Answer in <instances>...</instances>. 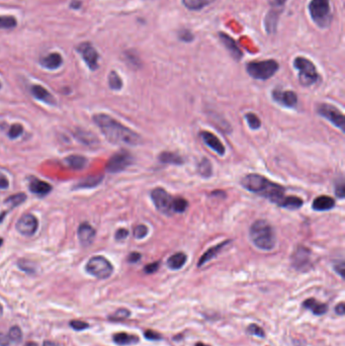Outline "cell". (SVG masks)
I'll use <instances>...</instances> for the list:
<instances>
[{"label": "cell", "instance_id": "obj_1", "mask_svg": "<svg viewBox=\"0 0 345 346\" xmlns=\"http://www.w3.org/2000/svg\"><path fill=\"white\" fill-rule=\"evenodd\" d=\"M94 122L100 129L106 139L116 145L137 146L142 143V138L133 130L126 128L117 120L106 113L94 115Z\"/></svg>", "mask_w": 345, "mask_h": 346}, {"label": "cell", "instance_id": "obj_2", "mask_svg": "<svg viewBox=\"0 0 345 346\" xmlns=\"http://www.w3.org/2000/svg\"><path fill=\"white\" fill-rule=\"evenodd\" d=\"M241 183L247 190L266 198L277 204H279L284 197L285 190L282 186L259 174H248L243 177Z\"/></svg>", "mask_w": 345, "mask_h": 346}, {"label": "cell", "instance_id": "obj_3", "mask_svg": "<svg viewBox=\"0 0 345 346\" xmlns=\"http://www.w3.org/2000/svg\"><path fill=\"white\" fill-rule=\"evenodd\" d=\"M249 237L255 247L264 251H270L277 244V235L272 226L264 220H258L252 224Z\"/></svg>", "mask_w": 345, "mask_h": 346}, {"label": "cell", "instance_id": "obj_4", "mask_svg": "<svg viewBox=\"0 0 345 346\" xmlns=\"http://www.w3.org/2000/svg\"><path fill=\"white\" fill-rule=\"evenodd\" d=\"M308 8L310 16L317 27L320 29L329 28L333 17L330 0H311Z\"/></svg>", "mask_w": 345, "mask_h": 346}, {"label": "cell", "instance_id": "obj_5", "mask_svg": "<svg viewBox=\"0 0 345 346\" xmlns=\"http://www.w3.org/2000/svg\"><path fill=\"white\" fill-rule=\"evenodd\" d=\"M294 67L298 71V81L303 86H312L320 79L319 73L313 62L304 57H297L294 60Z\"/></svg>", "mask_w": 345, "mask_h": 346}, {"label": "cell", "instance_id": "obj_6", "mask_svg": "<svg viewBox=\"0 0 345 346\" xmlns=\"http://www.w3.org/2000/svg\"><path fill=\"white\" fill-rule=\"evenodd\" d=\"M280 65L275 60L253 61L246 65L247 73L256 80H267L279 71Z\"/></svg>", "mask_w": 345, "mask_h": 346}, {"label": "cell", "instance_id": "obj_7", "mask_svg": "<svg viewBox=\"0 0 345 346\" xmlns=\"http://www.w3.org/2000/svg\"><path fill=\"white\" fill-rule=\"evenodd\" d=\"M86 271L99 280L109 279L113 272L111 263L103 256L91 257L85 265Z\"/></svg>", "mask_w": 345, "mask_h": 346}, {"label": "cell", "instance_id": "obj_8", "mask_svg": "<svg viewBox=\"0 0 345 346\" xmlns=\"http://www.w3.org/2000/svg\"><path fill=\"white\" fill-rule=\"evenodd\" d=\"M151 199L156 206L157 211L161 214L170 216L174 214L173 211V204H174V198L162 188H156L151 191Z\"/></svg>", "mask_w": 345, "mask_h": 346}, {"label": "cell", "instance_id": "obj_9", "mask_svg": "<svg viewBox=\"0 0 345 346\" xmlns=\"http://www.w3.org/2000/svg\"><path fill=\"white\" fill-rule=\"evenodd\" d=\"M133 156L125 150H121L112 155L107 164V170L110 173H119L128 168L133 163Z\"/></svg>", "mask_w": 345, "mask_h": 346}, {"label": "cell", "instance_id": "obj_10", "mask_svg": "<svg viewBox=\"0 0 345 346\" xmlns=\"http://www.w3.org/2000/svg\"><path fill=\"white\" fill-rule=\"evenodd\" d=\"M318 113L321 115V117H323L329 122H331L342 132L344 131V126H345L344 114L338 109L331 105H328V103H322V105L318 107Z\"/></svg>", "mask_w": 345, "mask_h": 346}, {"label": "cell", "instance_id": "obj_11", "mask_svg": "<svg viewBox=\"0 0 345 346\" xmlns=\"http://www.w3.org/2000/svg\"><path fill=\"white\" fill-rule=\"evenodd\" d=\"M293 267L300 271H306L311 267V251L307 247L298 246L292 256Z\"/></svg>", "mask_w": 345, "mask_h": 346}, {"label": "cell", "instance_id": "obj_12", "mask_svg": "<svg viewBox=\"0 0 345 346\" xmlns=\"http://www.w3.org/2000/svg\"><path fill=\"white\" fill-rule=\"evenodd\" d=\"M39 228L38 219L31 214H26L19 218L16 223V230L22 236L31 237L36 234Z\"/></svg>", "mask_w": 345, "mask_h": 346}, {"label": "cell", "instance_id": "obj_13", "mask_svg": "<svg viewBox=\"0 0 345 346\" xmlns=\"http://www.w3.org/2000/svg\"><path fill=\"white\" fill-rule=\"evenodd\" d=\"M77 51L82 56L83 60L90 70H96L98 68V53L90 43H82L78 46Z\"/></svg>", "mask_w": 345, "mask_h": 346}, {"label": "cell", "instance_id": "obj_14", "mask_svg": "<svg viewBox=\"0 0 345 346\" xmlns=\"http://www.w3.org/2000/svg\"><path fill=\"white\" fill-rule=\"evenodd\" d=\"M272 98L284 108L294 109L298 103V96L292 90L275 89L272 91Z\"/></svg>", "mask_w": 345, "mask_h": 346}, {"label": "cell", "instance_id": "obj_15", "mask_svg": "<svg viewBox=\"0 0 345 346\" xmlns=\"http://www.w3.org/2000/svg\"><path fill=\"white\" fill-rule=\"evenodd\" d=\"M201 138L202 140L204 141V143L208 146L209 148H211L214 152H216L218 155L220 156H224L226 153V150L224 145L222 144V142L220 141V139L218 137H216L213 133L211 132H206L204 131L201 133Z\"/></svg>", "mask_w": 345, "mask_h": 346}, {"label": "cell", "instance_id": "obj_16", "mask_svg": "<svg viewBox=\"0 0 345 346\" xmlns=\"http://www.w3.org/2000/svg\"><path fill=\"white\" fill-rule=\"evenodd\" d=\"M78 239L80 241V243L83 246H89L94 241L95 238V230L93 226H90L88 223H82L80 224L78 228Z\"/></svg>", "mask_w": 345, "mask_h": 346}, {"label": "cell", "instance_id": "obj_17", "mask_svg": "<svg viewBox=\"0 0 345 346\" xmlns=\"http://www.w3.org/2000/svg\"><path fill=\"white\" fill-rule=\"evenodd\" d=\"M219 38L221 43L225 46L226 49L229 51L230 55H231L236 61H240L242 59V52L239 49L237 43L235 42V40L233 38H231L229 36V34L225 33V32H219Z\"/></svg>", "mask_w": 345, "mask_h": 346}, {"label": "cell", "instance_id": "obj_18", "mask_svg": "<svg viewBox=\"0 0 345 346\" xmlns=\"http://www.w3.org/2000/svg\"><path fill=\"white\" fill-rule=\"evenodd\" d=\"M29 189L31 192L39 195V197H45L51 192L52 187L48 182L41 180L37 177H31L29 180Z\"/></svg>", "mask_w": 345, "mask_h": 346}, {"label": "cell", "instance_id": "obj_19", "mask_svg": "<svg viewBox=\"0 0 345 346\" xmlns=\"http://www.w3.org/2000/svg\"><path fill=\"white\" fill-rule=\"evenodd\" d=\"M31 92L32 96L40 100L43 101L45 103H47V105L50 106H55L56 105V99L55 97L50 94V92L46 89L45 87L41 86V85H33L31 88Z\"/></svg>", "mask_w": 345, "mask_h": 346}, {"label": "cell", "instance_id": "obj_20", "mask_svg": "<svg viewBox=\"0 0 345 346\" xmlns=\"http://www.w3.org/2000/svg\"><path fill=\"white\" fill-rule=\"evenodd\" d=\"M280 15H281V10L279 9L271 8V10H269L267 13L266 19H264V28H266L268 34L275 33V31H277Z\"/></svg>", "mask_w": 345, "mask_h": 346}, {"label": "cell", "instance_id": "obj_21", "mask_svg": "<svg viewBox=\"0 0 345 346\" xmlns=\"http://www.w3.org/2000/svg\"><path fill=\"white\" fill-rule=\"evenodd\" d=\"M334 206H335V200L328 197V195H320V197H317L312 204L313 210L317 212L329 211L332 210Z\"/></svg>", "mask_w": 345, "mask_h": 346}, {"label": "cell", "instance_id": "obj_22", "mask_svg": "<svg viewBox=\"0 0 345 346\" xmlns=\"http://www.w3.org/2000/svg\"><path fill=\"white\" fill-rule=\"evenodd\" d=\"M230 240H227L225 242H222L221 244H218L212 248H210L208 251H205L204 253V255L200 258L199 260V263H198V267H202L204 264L205 263H208L210 260H212L213 258H215L219 253L223 250V248H225L229 243H230Z\"/></svg>", "mask_w": 345, "mask_h": 346}, {"label": "cell", "instance_id": "obj_23", "mask_svg": "<svg viewBox=\"0 0 345 346\" xmlns=\"http://www.w3.org/2000/svg\"><path fill=\"white\" fill-rule=\"evenodd\" d=\"M63 63V59L59 53H52L48 56H46L40 60V64L46 68L50 69V70H55L58 69Z\"/></svg>", "mask_w": 345, "mask_h": 346}, {"label": "cell", "instance_id": "obj_24", "mask_svg": "<svg viewBox=\"0 0 345 346\" xmlns=\"http://www.w3.org/2000/svg\"><path fill=\"white\" fill-rule=\"evenodd\" d=\"M303 307L307 310L311 311V312L313 314H315L316 316L324 315L328 310V307L326 304L318 302L317 299L314 298H310V299H306V301L303 303Z\"/></svg>", "mask_w": 345, "mask_h": 346}, {"label": "cell", "instance_id": "obj_25", "mask_svg": "<svg viewBox=\"0 0 345 346\" xmlns=\"http://www.w3.org/2000/svg\"><path fill=\"white\" fill-rule=\"evenodd\" d=\"M74 136L80 143L84 144L87 147L95 148L98 145V140L91 132H87L84 130H78L77 132H75Z\"/></svg>", "mask_w": 345, "mask_h": 346}, {"label": "cell", "instance_id": "obj_26", "mask_svg": "<svg viewBox=\"0 0 345 346\" xmlns=\"http://www.w3.org/2000/svg\"><path fill=\"white\" fill-rule=\"evenodd\" d=\"M187 260H188V256L186 253L177 252L168 258L167 267L172 270H178L183 267V265L187 263Z\"/></svg>", "mask_w": 345, "mask_h": 346}, {"label": "cell", "instance_id": "obj_27", "mask_svg": "<svg viewBox=\"0 0 345 346\" xmlns=\"http://www.w3.org/2000/svg\"><path fill=\"white\" fill-rule=\"evenodd\" d=\"M303 204H304V201L302 199L295 197V195H290V197H285L284 195L283 199L279 204V206L294 211V210L301 209Z\"/></svg>", "mask_w": 345, "mask_h": 346}, {"label": "cell", "instance_id": "obj_28", "mask_svg": "<svg viewBox=\"0 0 345 346\" xmlns=\"http://www.w3.org/2000/svg\"><path fill=\"white\" fill-rule=\"evenodd\" d=\"M161 163L165 164H173V165H181L185 162V160L181 156L173 152H163L161 153L158 157Z\"/></svg>", "mask_w": 345, "mask_h": 346}, {"label": "cell", "instance_id": "obj_29", "mask_svg": "<svg viewBox=\"0 0 345 346\" xmlns=\"http://www.w3.org/2000/svg\"><path fill=\"white\" fill-rule=\"evenodd\" d=\"M65 162L70 168L75 170H80V169H83L86 166L87 159L81 155H70L65 159Z\"/></svg>", "mask_w": 345, "mask_h": 346}, {"label": "cell", "instance_id": "obj_30", "mask_svg": "<svg viewBox=\"0 0 345 346\" xmlns=\"http://www.w3.org/2000/svg\"><path fill=\"white\" fill-rule=\"evenodd\" d=\"M181 1L182 4L185 5V7L188 8V10L198 11V10H202L205 6L212 4L213 2L216 1V0H181Z\"/></svg>", "mask_w": 345, "mask_h": 346}, {"label": "cell", "instance_id": "obj_31", "mask_svg": "<svg viewBox=\"0 0 345 346\" xmlns=\"http://www.w3.org/2000/svg\"><path fill=\"white\" fill-rule=\"evenodd\" d=\"M113 342H116L119 345H130L139 342V337L132 334H128L125 332L117 333L113 335Z\"/></svg>", "mask_w": 345, "mask_h": 346}, {"label": "cell", "instance_id": "obj_32", "mask_svg": "<svg viewBox=\"0 0 345 346\" xmlns=\"http://www.w3.org/2000/svg\"><path fill=\"white\" fill-rule=\"evenodd\" d=\"M102 178H103L102 175L89 176L87 178L80 180L75 186V189H91V188H95L96 186H98V184L101 182Z\"/></svg>", "mask_w": 345, "mask_h": 346}, {"label": "cell", "instance_id": "obj_33", "mask_svg": "<svg viewBox=\"0 0 345 346\" xmlns=\"http://www.w3.org/2000/svg\"><path fill=\"white\" fill-rule=\"evenodd\" d=\"M198 170L200 175L204 177V178H209L213 175V166L211 161L206 158H203L201 162L199 163L198 166Z\"/></svg>", "mask_w": 345, "mask_h": 346}, {"label": "cell", "instance_id": "obj_34", "mask_svg": "<svg viewBox=\"0 0 345 346\" xmlns=\"http://www.w3.org/2000/svg\"><path fill=\"white\" fill-rule=\"evenodd\" d=\"M26 201H27V194L24 192H18L14 195H10V197H8L4 201V203L6 204H8L11 209H13V207L20 205L22 203H25Z\"/></svg>", "mask_w": 345, "mask_h": 346}, {"label": "cell", "instance_id": "obj_35", "mask_svg": "<svg viewBox=\"0 0 345 346\" xmlns=\"http://www.w3.org/2000/svg\"><path fill=\"white\" fill-rule=\"evenodd\" d=\"M109 85L112 90H121L123 87V80L116 71H111L109 75Z\"/></svg>", "mask_w": 345, "mask_h": 346}, {"label": "cell", "instance_id": "obj_36", "mask_svg": "<svg viewBox=\"0 0 345 346\" xmlns=\"http://www.w3.org/2000/svg\"><path fill=\"white\" fill-rule=\"evenodd\" d=\"M17 26V21L14 16H0V29H15Z\"/></svg>", "mask_w": 345, "mask_h": 346}, {"label": "cell", "instance_id": "obj_37", "mask_svg": "<svg viewBox=\"0 0 345 346\" xmlns=\"http://www.w3.org/2000/svg\"><path fill=\"white\" fill-rule=\"evenodd\" d=\"M245 119H246L249 128L251 130H258L261 126V121L259 120V118L257 117L255 113L248 112L245 115Z\"/></svg>", "mask_w": 345, "mask_h": 346}, {"label": "cell", "instance_id": "obj_38", "mask_svg": "<svg viewBox=\"0 0 345 346\" xmlns=\"http://www.w3.org/2000/svg\"><path fill=\"white\" fill-rule=\"evenodd\" d=\"M130 315H131V312L129 310H126L125 308H121V309L117 310L112 315H110L109 317V319L111 321L118 322V321H123V320L128 319L130 317Z\"/></svg>", "mask_w": 345, "mask_h": 346}, {"label": "cell", "instance_id": "obj_39", "mask_svg": "<svg viewBox=\"0 0 345 346\" xmlns=\"http://www.w3.org/2000/svg\"><path fill=\"white\" fill-rule=\"evenodd\" d=\"M8 337L10 342H15V343H19L22 339V332L21 329L18 326H13L9 329L8 332Z\"/></svg>", "mask_w": 345, "mask_h": 346}, {"label": "cell", "instance_id": "obj_40", "mask_svg": "<svg viewBox=\"0 0 345 346\" xmlns=\"http://www.w3.org/2000/svg\"><path fill=\"white\" fill-rule=\"evenodd\" d=\"M22 133H24V126H22L20 124H14L9 128L7 136L10 138L11 140H15V139H17L18 137H20L22 135Z\"/></svg>", "mask_w": 345, "mask_h": 346}, {"label": "cell", "instance_id": "obj_41", "mask_svg": "<svg viewBox=\"0 0 345 346\" xmlns=\"http://www.w3.org/2000/svg\"><path fill=\"white\" fill-rule=\"evenodd\" d=\"M188 206V203L186 199L183 198H175L174 204H173V211L174 213H183L186 212Z\"/></svg>", "mask_w": 345, "mask_h": 346}, {"label": "cell", "instance_id": "obj_42", "mask_svg": "<svg viewBox=\"0 0 345 346\" xmlns=\"http://www.w3.org/2000/svg\"><path fill=\"white\" fill-rule=\"evenodd\" d=\"M247 333L250 334V335H254L259 338L266 337V333H264V330L256 324H250L247 328Z\"/></svg>", "mask_w": 345, "mask_h": 346}, {"label": "cell", "instance_id": "obj_43", "mask_svg": "<svg viewBox=\"0 0 345 346\" xmlns=\"http://www.w3.org/2000/svg\"><path fill=\"white\" fill-rule=\"evenodd\" d=\"M149 233V229L145 225H138L134 229V236L136 239H143Z\"/></svg>", "mask_w": 345, "mask_h": 346}, {"label": "cell", "instance_id": "obj_44", "mask_svg": "<svg viewBox=\"0 0 345 346\" xmlns=\"http://www.w3.org/2000/svg\"><path fill=\"white\" fill-rule=\"evenodd\" d=\"M70 327L76 331H83L89 327L86 322L84 321H79V320H72L70 321Z\"/></svg>", "mask_w": 345, "mask_h": 346}, {"label": "cell", "instance_id": "obj_45", "mask_svg": "<svg viewBox=\"0 0 345 346\" xmlns=\"http://www.w3.org/2000/svg\"><path fill=\"white\" fill-rule=\"evenodd\" d=\"M178 38L180 41L182 42H187V43H189V42H192L193 39H194V36H193V33L188 31V30H181L179 32H178Z\"/></svg>", "mask_w": 345, "mask_h": 346}, {"label": "cell", "instance_id": "obj_46", "mask_svg": "<svg viewBox=\"0 0 345 346\" xmlns=\"http://www.w3.org/2000/svg\"><path fill=\"white\" fill-rule=\"evenodd\" d=\"M18 267L26 272H30V273L34 272V267H33L32 263L28 260H20L18 262Z\"/></svg>", "mask_w": 345, "mask_h": 346}, {"label": "cell", "instance_id": "obj_47", "mask_svg": "<svg viewBox=\"0 0 345 346\" xmlns=\"http://www.w3.org/2000/svg\"><path fill=\"white\" fill-rule=\"evenodd\" d=\"M335 194L337 195L338 199H343L345 194V187H344V181L343 179L339 180L335 184Z\"/></svg>", "mask_w": 345, "mask_h": 346}, {"label": "cell", "instance_id": "obj_48", "mask_svg": "<svg viewBox=\"0 0 345 346\" xmlns=\"http://www.w3.org/2000/svg\"><path fill=\"white\" fill-rule=\"evenodd\" d=\"M159 265H160V262L159 261H156V262H153V263H150V264H148L144 268V271L148 274H152L154 272H156L159 268Z\"/></svg>", "mask_w": 345, "mask_h": 346}, {"label": "cell", "instance_id": "obj_49", "mask_svg": "<svg viewBox=\"0 0 345 346\" xmlns=\"http://www.w3.org/2000/svg\"><path fill=\"white\" fill-rule=\"evenodd\" d=\"M286 1H287V0H268V4L273 9L281 10V8L282 9L283 8V6H284Z\"/></svg>", "mask_w": 345, "mask_h": 346}, {"label": "cell", "instance_id": "obj_50", "mask_svg": "<svg viewBox=\"0 0 345 346\" xmlns=\"http://www.w3.org/2000/svg\"><path fill=\"white\" fill-rule=\"evenodd\" d=\"M144 335L148 340H160L161 338H162V336H161L159 333H157L153 330H147Z\"/></svg>", "mask_w": 345, "mask_h": 346}, {"label": "cell", "instance_id": "obj_51", "mask_svg": "<svg viewBox=\"0 0 345 346\" xmlns=\"http://www.w3.org/2000/svg\"><path fill=\"white\" fill-rule=\"evenodd\" d=\"M129 236V231L128 230H125V229H119L117 232H116V235H114V237H116V239L118 241H122V240H125L126 237Z\"/></svg>", "mask_w": 345, "mask_h": 346}, {"label": "cell", "instance_id": "obj_52", "mask_svg": "<svg viewBox=\"0 0 345 346\" xmlns=\"http://www.w3.org/2000/svg\"><path fill=\"white\" fill-rule=\"evenodd\" d=\"M9 188V181L7 177L0 172V189H7Z\"/></svg>", "mask_w": 345, "mask_h": 346}, {"label": "cell", "instance_id": "obj_53", "mask_svg": "<svg viewBox=\"0 0 345 346\" xmlns=\"http://www.w3.org/2000/svg\"><path fill=\"white\" fill-rule=\"evenodd\" d=\"M141 257L142 256H141V254L139 252H132L131 254L129 255V257H128V261L131 262V263H136V262H138L141 259Z\"/></svg>", "mask_w": 345, "mask_h": 346}, {"label": "cell", "instance_id": "obj_54", "mask_svg": "<svg viewBox=\"0 0 345 346\" xmlns=\"http://www.w3.org/2000/svg\"><path fill=\"white\" fill-rule=\"evenodd\" d=\"M10 344V340L8 335L3 333H0V346H8Z\"/></svg>", "mask_w": 345, "mask_h": 346}, {"label": "cell", "instance_id": "obj_55", "mask_svg": "<svg viewBox=\"0 0 345 346\" xmlns=\"http://www.w3.org/2000/svg\"><path fill=\"white\" fill-rule=\"evenodd\" d=\"M334 269L341 276V278H343V276H344V262L340 261L339 263H337L334 267Z\"/></svg>", "mask_w": 345, "mask_h": 346}, {"label": "cell", "instance_id": "obj_56", "mask_svg": "<svg viewBox=\"0 0 345 346\" xmlns=\"http://www.w3.org/2000/svg\"><path fill=\"white\" fill-rule=\"evenodd\" d=\"M335 313L339 316H343L345 313V307H344V303H339L336 307H335Z\"/></svg>", "mask_w": 345, "mask_h": 346}, {"label": "cell", "instance_id": "obj_57", "mask_svg": "<svg viewBox=\"0 0 345 346\" xmlns=\"http://www.w3.org/2000/svg\"><path fill=\"white\" fill-rule=\"evenodd\" d=\"M43 346H60L58 343L55 341H50V340H45L43 343Z\"/></svg>", "mask_w": 345, "mask_h": 346}, {"label": "cell", "instance_id": "obj_58", "mask_svg": "<svg viewBox=\"0 0 345 346\" xmlns=\"http://www.w3.org/2000/svg\"><path fill=\"white\" fill-rule=\"evenodd\" d=\"M80 5H81V2L79 1V0H73V2L71 3V8H79Z\"/></svg>", "mask_w": 345, "mask_h": 346}, {"label": "cell", "instance_id": "obj_59", "mask_svg": "<svg viewBox=\"0 0 345 346\" xmlns=\"http://www.w3.org/2000/svg\"><path fill=\"white\" fill-rule=\"evenodd\" d=\"M26 346H39L36 342H32V341H31V342H28L27 344H26Z\"/></svg>", "mask_w": 345, "mask_h": 346}, {"label": "cell", "instance_id": "obj_60", "mask_svg": "<svg viewBox=\"0 0 345 346\" xmlns=\"http://www.w3.org/2000/svg\"><path fill=\"white\" fill-rule=\"evenodd\" d=\"M195 346H211V345H206L204 343H202V342H198L197 344H195Z\"/></svg>", "mask_w": 345, "mask_h": 346}, {"label": "cell", "instance_id": "obj_61", "mask_svg": "<svg viewBox=\"0 0 345 346\" xmlns=\"http://www.w3.org/2000/svg\"><path fill=\"white\" fill-rule=\"evenodd\" d=\"M2 312H3V308H2L1 304H0V315H1V314H2Z\"/></svg>", "mask_w": 345, "mask_h": 346}, {"label": "cell", "instance_id": "obj_62", "mask_svg": "<svg viewBox=\"0 0 345 346\" xmlns=\"http://www.w3.org/2000/svg\"><path fill=\"white\" fill-rule=\"evenodd\" d=\"M2 243H3V239H1V238H0V246H1V245H2Z\"/></svg>", "mask_w": 345, "mask_h": 346}, {"label": "cell", "instance_id": "obj_63", "mask_svg": "<svg viewBox=\"0 0 345 346\" xmlns=\"http://www.w3.org/2000/svg\"><path fill=\"white\" fill-rule=\"evenodd\" d=\"M1 87H2V84H1V82H0V89H1Z\"/></svg>", "mask_w": 345, "mask_h": 346}]
</instances>
